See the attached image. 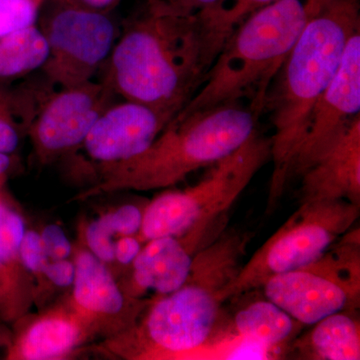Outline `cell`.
Segmentation results:
<instances>
[{
	"mask_svg": "<svg viewBox=\"0 0 360 360\" xmlns=\"http://www.w3.org/2000/svg\"><path fill=\"white\" fill-rule=\"evenodd\" d=\"M225 41L200 14L148 0L125 21L103 80L115 94L172 120L200 89Z\"/></svg>",
	"mask_w": 360,
	"mask_h": 360,
	"instance_id": "1",
	"label": "cell"
},
{
	"mask_svg": "<svg viewBox=\"0 0 360 360\" xmlns=\"http://www.w3.org/2000/svg\"><path fill=\"white\" fill-rule=\"evenodd\" d=\"M310 15L288 58L272 80L264 111L274 132V162L266 212L290 184L291 165L310 113L340 68L350 37L360 30L359 0H307Z\"/></svg>",
	"mask_w": 360,
	"mask_h": 360,
	"instance_id": "2",
	"label": "cell"
},
{
	"mask_svg": "<svg viewBox=\"0 0 360 360\" xmlns=\"http://www.w3.org/2000/svg\"><path fill=\"white\" fill-rule=\"evenodd\" d=\"M259 115L236 103L174 117L141 155L99 167V179L73 200L174 186L236 150L257 129Z\"/></svg>",
	"mask_w": 360,
	"mask_h": 360,
	"instance_id": "3",
	"label": "cell"
},
{
	"mask_svg": "<svg viewBox=\"0 0 360 360\" xmlns=\"http://www.w3.org/2000/svg\"><path fill=\"white\" fill-rule=\"evenodd\" d=\"M309 15L302 0H277L251 13L231 33L200 89L175 117L243 98L262 115L267 90Z\"/></svg>",
	"mask_w": 360,
	"mask_h": 360,
	"instance_id": "4",
	"label": "cell"
},
{
	"mask_svg": "<svg viewBox=\"0 0 360 360\" xmlns=\"http://www.w3.org/2000/svg\"><path fill=\"white\" fill-rule=\"evenodd\" d=\"M269 160L271 141L257 129L236 150L214 163L195 186L167 191L148 203L137 238L146 243L180 236L191 227L219 236L224 231L226 213Z\"/></svg>",
	"mask_w": 360,
	"mask_h": 360,
	"instance_id": "5",
	"label": "cell"
},
{
	"mask_svg": "<svg viewBox=\"0 0 360 360\" xmlns=\"http://www.w3.org/2000/svg\"><path fill=\"white\" fill-rule=\"evenodd\" d=\"M262 288L265 298L303 326L343 310H359L360 229L352 227L321 257L270 277Z\"/></svg>",
	"mask_w": 360,
	"mask_h": 360,
	"instance_id": "6",
	"label": "cell"
},
{
	"mask_svg": "<svg viewBox=\"0 0 360 360\" xmlns=\"http://www.w3.org/2000/svg\"><path fill=\"white\" fill-rule=\"evenodd\" d=\"M360 205L345 200L300 203V207L243 265L221 293V302L262 288L270 277L309 264L354 227Z\"/></svg>",
	"mask_w": 360,
	"mask_h": 360,
	"instance_id": "7",
	"label": "cell"
},
{
	"mask_svg": "<svg viewBox=\"0 0 360 360\" xmlns=\"http://www.w3.org/2000/svg\"><path fill=\"white\" fill-rule=\"evenodd\" d=\"M41 30L49 49L42 70L60 89L91 82L116 42V26L106 13L68 4H58Z\"/></svg>",
	"mask_w": 360,
	"mask_h": 360,
	"instance_id": "8",
	"label": "cell"
},
{
	"mask_svg": "<svg viewBox=\"0 0 360 360\" xmlns=\"http://www.w3.org/2000/svg\"><path fill=\"white\" fill-rule=\"evenodd\" d=\"M360 30L350 37L340 68L315 103L291 165L290 182L335 146L360 117Z\"/></svg>",
	"mask_w": 360,
	"mask_h": 360,
	"instance_id": "9",
	"label": "cell"
},
{
	"mask_svg": "<svg viewBox=\"0 0 360 360\" xmlns=\"http://www.w3.org/2000/svg\"><path fill=\"white\" fill-rule=\"evenodd\" d=\"M115 92L106 82L77 85L52 94L30 127L35 155L42 163L82 146L89 130L110 104Z\"/></svg>",
	"mask_w": 360,
	"mask_h": 360,
	"instance_id": "10",
	"label": "cell"
},
{
	"mask_svg": "<svg viewBox=\"0 0 360 360\" xmlns=\"http://www.w3.org/2000/svg\"><path fill=\"white\" fill-rule=\"evenodd\" d=\"M75 265L73 292L68 302L89 321L96 336L106 340L129 328L151 302L127 295L105 264L85 248L77 250Z\"/></svg>",
	"mask_w": 360,
	"mask_h": 360,
	"instance_id": "11",
	"label": "cell"
},
{
	"mask_svg": "<svg viewBox=\"0 0 360 360\" xmlns=\"http://www.w3.org/2000/svg\"><path fill=\"white\" fill-rule=\"evenodd\" d=\"M170 122L146 104L124 99L101 113L80 146L99 167L122 162L143 153Z\"/></svg>",
	"mask_w": 360,
	"mask_h": 360,
	"instance_id": "12",
	"label": "cell"
},
{
	"mask_svg": "<svg viewBox=\"0 0 360 360\" xmlns=\"http://www.w3.org/2000/svg\"><path fill=\"white\" fill-rule=\"evenodd\" d=\"M131 264V276L124 292L141 298L146 292L169 295L186 283L194 255L202 248L200 238L186 231L146 241Z\"/></svg>",
	"mask_w": 360,
	"mask_h": 360,
	"instance_id": "13",
	"label": "cell"
},
{
	"mask_svg": "<svg viewBox=\"0 0 360 360\" xmlns=\"http://www.w3.org/2000/svg\"><path fill=\"white\" fill-rule=\"evenodd\" d=\"M297 179L300 203L345 200L360 205V117Z\"/></svg>",
	"mask_w": 360,
	"mask_h": 360,
	"instance_id": "14",
	"label": "cell"
},
{
	"mask_svg": "<svg viewBox=\"0 0 360 360\" xmlns=\"http://www.w3.org/2000/svg\"><path fill=\"white\" fill-rule=\"evenodd\" d=\"M96 336L89 321L68 302L21 329L9 341L6 359H65Z\"/></svg>",
	"mask_w": 360,
	"mask_h": 360,
	"instance_id": "15",
	"label": "cell"
},
{
	"mask_svg": "<svg viewBox=\"0 0 360 360\" xmlns=\"http://www.w3.org/2000/svg\"><path fill=\"white\" fill-rule=\"evenodd\" d=\"M25 224L20 213L0 191V319H20L30 309L34 298L32 274L23 266L20 243Z\"/></svg>",
	"mask_w": 360,
	"mask_h": 360,
	"instance_id": "16",
	"label": "cell"
},
{
	"mask_svg": "<svg viewBox=\"0 0 360 360\" xmlns=\"http://www.w3.org/2000/svg\"><path fill=\"white\" fill-rule=\"evenodd\" d=\"M286 349L296 359H360L359 310H343L324 317L307 333L296 336Z\"/></svg>",
	"mask_w": 360,
	"mask_h": 360,
	"instance_id": "17",
	"label": "cell"
},
{
	"mask_svg": "<svg viewBox=\"0 0 360 360\" xmlns=\"http://www.w3.org/2000/svg\"><path fill=\"white\" fill-rule=\"evenodd\" d=\"M303 326L267 298L241 307L231 322L232 338L264 348L269 352L286 348Z\"/></svg>",
	"mask_w": 360,
	"mask_h": 360,
	"instance_id": "18",
	"label": "cell"
},
{
	"mask_svg": "<svg viewBox=\"0 0 360 360\" xmlns=\"http://www.w3.org/2000/svg\"><path fill=\"white\" fill-rule=\"evenodd\" d=\"M49 44L41 28L30 26L0 39V79L28 75L42 68Z\"/></svg>",
	"mask_w": 360,
	"mask_h": 360,
	"instance_id": "19",
	"label": "cell"
},
{
	"mask_svg": "<svg viewBox=\"0 0 360 360\" xmlns=\"http://www.w3.org/2000/svg\"><path fill=\"white\" fill-rule=\"evenodd\" d=\"M277 0H217L212 6L202 9L201 16L225 39L251 13Z\"/></svg>",
	"mask_w": 360,
	"mask_h": 360,
	"instance_id": "20",
	"label": "cell"
},
{
	"mask_svg": "<svg viewBox=\"0 0 360 360\" xmlns=\"http://www.w3.org/2000/svg\"><path fill=\"white\" fill-rule=\"evenodd\" d=\"M44 0H0V39L37 25Z\"/></svg>",
	"mask_w": 360,
	"mask_h": 360,
	"instance_id": "21",
	"label": "cell"
},
{
	"mask_svg": "<svg viewBox=\"0 0 360 360\" xmlns=\"http://www.w3.org/2000/svg\"><path fill=\"white\" fill-rule=\"evenodd\" d=\"M113 232L101 217L90 222L85 231V241L90 252L104 264L115 262V241Z\"/></svg>",
	"mask_w": 360,
	"mask_h": 360,
	"instance_id": "22",
	"label": "cell"
},
{
	"mask_svg": "<svg viewBox=\"0 0 360 360\" xmlns=\"http://www.w3.org/2000/svg\"><path fill=\"white\" fill-rule=\"evenodd\" d=\"M143 210L134 205L120 206L113 212L101 215V219L113 232L115 236H137L141 231Z\"/></svg>",
	"mask_w": 360,
	"mask_h": 360,
	"instance_id": "23",
	"label": "cell"
},
{
	"mask_svg": "<svg viewBox=\"0 0 360 360\" xmlns=\"http://www.w3.org/2000/svg\"><path fill=\"white\" fill-rule=\"evenodd\" d=\"M20 252L23 266L32 276H44L45 265L49 259L39 232L25 231L21 240Z\"/></svg>",
	"mask_w": 360,
	"mask_h": 360,
	"instance_id": "24",
	"label": "cell"
},
{
	"mask_svg": "<svg viewBox=\"0 0 360 360\" xmlns=\"http://www.w3.org/2000/svg\"><path fill=\"white\" fill-rule=\"evenodd\" d=\"M40 236L49 260L66 259L70 257L72 246L65 232L59 225H47L40 233Z\"/></svg>",
	"mask_w": 360,
	"mask_h": 360,
	"instance_id": "25",
	"label": "cell"
},
{
	"mask_svg": "<svg viewBox=\"0 0 360 360\" xmlns=\"http://www.w3.org/2000/svg\"><path fill=\"white\" fill-rule=\"evenodd\" d=\"M44 276L58 288H68L73 284L75 277V262L70 260H49L45 265Z\"/></svg>",
	"mask_w": 360,
	"mask_h": 360,
	"instance_id": "26",
	"label": "cell"
},
{
	"mask_svg": "<svg viewBox=\"0 0 360 360\" xmlns=\"http://www.w3.org/2000/svg\"><path fill=\"white\" fill-rule=\"evenodd\" d=\"M20 132L0 106V153L11 155L20 146Z\"/></svg>",
	"mask_w": 360,
	"mask_h": 360,
	"instance_id": "27",
	"label": "cell"
},
{
	"mask_svg": "<svg viewBox=\"0 0 360 360\" xmlns=\"http://www.w3.org/2000/svg\"><path fill=\"white\" fill-rule=\"evenodd\" d=\"M143 243L136 236H122L115 243V258L118 264L129 266L141 252Z\"/></svg>",
	"mask_w": 360,
	"mask_h": 360,
	"instance_id": "28",
	"label": "cell"
},
{
	"mask_svg": "<svg viewBox=\"0 0 360 360\" xmlns=\"http://www.w3.org/2000/svg\"><path fill=\"white\" fill-rule=\"evenodd\" d=\"M165 1L177 13L194 14L212 6L217 0H165Z\"/></svg>",
	"mask_w": 360,
	"mask_h": 360,
	"instance_id": "29",
	"label": "cell"
},
{
	"mask_svg": "<svg viewBox=\"0 0 360 360\" xmlns=\"http://www.w3.org/2000/svg\"><path fill=\"white\" fill-rule=\"evenodd\" d=\"M58 4H68V6L82 7V8L91 9V11L106 13L108 9L112 8L122 0H56Z\"/></svg>",
	"mask_w": 360,
	"mask_h": 360,
	"instance_id": "30",
	"label": "cell"
},
{
	"mask_svg": "<svg viewBox=\"0 0 360 360\" xmlns=\"http://www.w3.org/2000/svg\"><path fill=\"white\" fill-rule=\"evenodd\" d=\"M11 167V158L6 153H0V191H4L6 187L7 174H8L9 168Z\"/></svg>",
	"mask_w": 360,
	"mask_h": 360,
	"instance_id": "31",
	"label": "cell"
},
{
	"mask_svg": "<svg viewBox=\"0 0 360 360\" xmlns=\"http://www.w3.org/2000/svg\"><path fill=\"white\" fill-rule=\"evenodd\" d=\"M4 336H2L1 333H0V347H1L2 343H4Z\"/></svg>",
	"mask_w": 360,
	"mask_h": 360,
	"instance_id": "32",
	"label": "cell"
}]
</instances>
